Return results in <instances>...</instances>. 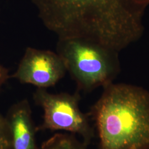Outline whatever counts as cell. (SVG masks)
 <instances>
[{
  "instance_id": "cell-4",
  "label": "cell",
  "mask_w": 149,
  "mask_h": 149,
  "mask_svg": "<svg viewBox=\"0 0 149 149\" xmlns=\"http://www.w3.org/2000/svg\"><path fill=\"white\" fill-rule=\"evenodd\" d=\"M34 100L43 108V122L38 130H64L77 134L87 146L94 137V130L88 120V114L81 111L80 95L76 92L53 94L45 88H38Z\"/></svg>"
},
{
  "instance_id": "cell-9",
  "label": "cell",
  "mask_w": 149,
  "mask_h": 149,
  "mask_svg": "<svg viewBox=\"0 0 149 149\" xmlns=\"http://www.w3.org/2000/svg\"><path fill=\"white\" fill-rule=\"evenodd\" d=\"M9 77L8 71L0 64V90Z\"/></svg>"
},
{
  "instance_id": "cell-7",
  "label": "cell",
  "mask_w": 149,
  "mask_h": 149,
  "mask_svg": "<svg viewBox=\"0 0 149 149\" xmlns=\"http://www.w3.org/2000/svg\"><path fill=\"white\" fill-rule=\"evenodd\" d=\"M87 147L72 135L57 133L44 141L41 149H87Z\"/></svg>"
},
{
  "instance_id": "cell-6",
  "label": "cell",
  "mask_w": 149,
  "mask_h": 149,
  "mask_svg": "<svg viewBox=\"0 0 149 149\" xmlns=\"http://www.w3.org/2000/svg\"><path fill=\"white\" fill-rule=\"evenodd\" d=\"M12 138V149H37V132L32 117L30 104L23 100L13 104L6 116Z\"/></svg>"
},
{
  "instance_id": "cell-3",
  "label": "cell",
  "mask_w": 149,
  "mask_h": 149,
  "mask_svg": "<svg viewBox=\"0 0 149 149\" xmlns=\"http://www.w3.org/2000/svg\"><path fill=\"white\" fill-rule=\"evenodd\" d=\"M57 53L84 90L112 83L120 71L118 53L96 43L79 39H59Z\"/></svg>"
},
{
  "instance_id": "cell-5",
  "label": "cell",
  "mask_w": 149,
  "mask_h": 149,
  "mask_svg": "<svg viewBox=\"0 0 149 149\" xmlns=\"http://www.w3.org/2000/svg\"><path fill=\"white\" fill-rule=\"evenodd\" d=\"M66 72L64 61L58 54L28 47L12 77L22 84L46 89L55 85Z\"/></svg>"
},
{
  "instance_id": "cell-8",
  "label": "cell",
  "mask_w": 149,
  "mask_h": 149,
  "mask_svg": "<svg viewBox=\"0 0 149 149\" xmlns=\"http://www.w3.org/2000/svg\"><path fill=\"white\" fill-rule=\"evenodd\" d=\"M12 138L6 118L0 113V149H12Z\"/></svg>"
},
{
  "instance_id": "cell-2",
  "label": "cell",
  "mask_w": 149,
  "mask_h": 149,
  "mask_svg": "<svg viewBox=\"0 0 149 149\" xmlns=\"http://www.w3.org/2000/svg\"><path fill=\"white\" fill-rule=\"evenodd\" d=\"M95 121L99 149H149V92L126 84L103 87L88 114Z\"/></svg>"
},
{
  "instance_id": "cell-1",
  "label": "cell",
  "mask_w": 149,
  "mask_h": 149,
  "mask_svg": "<svg viewBox=\"0 0 149 149\" xmlns=\"http://www.w3.org/2000/svg\"><path fill=\"white\" fill-rule=\"evenodd\" d=\"M59 39H79L119 53L144 33L149 0H31Z\"/></svg>"
}]
</instances>
